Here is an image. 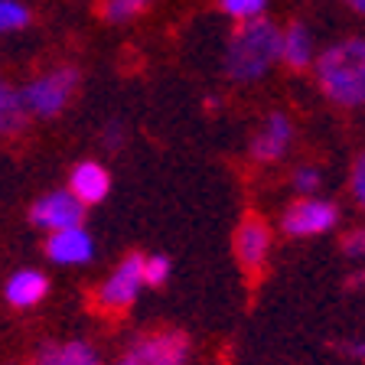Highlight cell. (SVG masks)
I'll use <instances>...</instances> for the list:
<instances>
[{
	"instance_id": "cell-1",
	"label": "cell",
	"mask_w": 365,
	"mask_h": 365,
	"mask_svg": "<svg viewBox=\"0 0 365 365\" xmlns=\"http://www.w3.org/2000/svg\"><path fill=\"white\" fill-rule=\"evenodd\" d=\"M277 59H284V33L281 26L261 16V20L242 23L232 33L225 49V72L235 82H255Z\"/></svg>"
},
{
	"instance_id": "cell-2",
	"label": "cell",
	"mask_w": 365,
	"mask_h": 365,
	"mask_svg": "<svg viewBox=\"0 0 365 365\" xmlns=\"http://www.w3.org/2000/svg\"><path fill=\"white\" fill-rule=\"evenodd\" d=\"M317 82L342 108L365 105V39H342L317 56Z\"/></svg>"
},
{
	"instance_id": "cell-3",
	"label": "cell",
	"mask_w": 365,
	"mask_h": 365,
	"mask_svg": "<svg viewBox=\"0 0 365 365\" xmlns=\"http://www.w3.org/2000/svg\"><path fill=\"white\" fill-rule=\"evenodd\" d=\"M190 356L192 346L186 339V333L160 329V333L134 339L111 365H190Z\"/></svg>"
},
{
	"instance_id": "cell-4",
	"label": "cell",
	"mask_w": 365,
	"mask_h": 365,
	"mask_svg": "<svg viewBox=\"0 0 365 365\" xmlns=\"http://www.w3.org/2000/svg\"><path fill=\"white\" fill-rule=\"evenodd\" d=\"M144 264H147V258H140V255L124 258L121 264L101 281V287L95 290V307L105 313H124L128 307H134L140 290L147 287Z\"/></svg>"
},
{
	"instance_id": "cell-5",
	"label": "cell",
	"mask_w": 365,
	"mask_h": 365,
	"mask_svg": "<svg viewBox=\"0 0 365 365\" xmlns=\"http://www.w3.org/2000/svg\"><path fill=\"white\" fill-rule=\"evenodd\" d=\"M76 85H78V72L72 66H62L33 78V82H26L20 91H23V101H26V111L33 118H56L68 105Z\"/></svg>"
},
{
	"instance_id": "cell-6",
	"label": "cell",
	"mask_w": 365,
	"mask_h": 365,
	"mask_svg": "<svg viewBox=\"0 0 365 365\" xmlns=\"http://www.w3.org/2000/svg\"><path fill=\"white\" fill-rule=\"evenodd\" d=\"M85 219V202L76 196L72 190H56L46 192L33 202L30 209V222L43 232H66V228H78Z\"/></svg>"
},
{
	"instance_id": "cell-7",
	"label": "cell",
	"mask_w": 365,
	"mask_h": 365,
	"mask_svg": "<svg viewBox=\"0 0 365 365\" xmlns=\"http://www.w3.org/2000/svg\"><path fill=\"white\" fill-rule=\"evenodd\" d=\"M336 222H339V209H336L333 202L317 199V196H300L287 212H284L281 228L290 238H313V235L329 232Z\"/></svg>"
},
{
	"instance_id": "cell-8",
	"label": "cell",
	"mask_w": 365,
	"mask_h": 365,
	"mask_svg": "<svg viewBox=\"0 0 365 365\" xmlns=\"http://www.w3.org/2000/svg\"><path fill=\"white\" fill-rule=\"evenodd\" d=\"M91 255H95V242L85 232L82 225L78 228H66V232H53L46 238V258L53 264H88Z\"/></svg>"
},
{
	"instance_id": "cell-9",
	"label": "cell",
	"mask_w": 365,
	"mask_h": 365,
	"mask_svg": "<svg viewBox=\"0 0 365 365\" xmlns=\"http://www.w3.org/2000/svg\"><path fill=\"white\" fill-rule=\"evenodd\" d=\"M46 294H49V277L43 271H36V267H20L4 284V300L14 310H30V307L43 304Z\"/></svg>"
},
{
	"instance_id": "cell-10",
	"label": "cell",
	"mask_w": 365,
	"mask_h": 365,
	"mask_svg": "<svg viewBox=\"0 0 365 365\" xmlns=\"http://www.w3.org/2000/svg\"><path fill=\"white\" fill-rule=\"evenodd\" d=\"M267 251H271V228L261 219H245L235 232V255L248 271L264 267Z\"/></svg>"
},
{
	"instance_id": "cell-11",
	"label": "cell",
	"mask_w": 365,
	"mask_h": 365,
	"mask_svg": "<svg viewBox=\"0 0 365 365\" xmlns=\"http://www.w3.org/2000/svg\"><path fill=\"white\" fill-rule=\"evenodd\" d=\"M33 365H105L101 352L85 339H62L46 342L43 349L33 356Z\"/></svg>"
},
{
	"instance_id": "cell-12",
	"label": "cell",
	"mask_w": 365,
	"mask_h": 365,
	"mask_svg": "<svg viewBox=\"0 0 365 365\" xmlns=\"http://www.w3.org/2000/svg\"><path fill=\"white\" fill-rule=\"evenodd\" d=\"M290 147V121L284 114H271L264 121V128L258 130V137L251 140V157L261 163H274L281 160Z\"/></svg>"
},
{
	"instance_id": "cell-13",
	"label": "cell",
	"mask_w": 365,
	"mask_h": 365,
	"mask_svg": "<svg viewBox=\"0 0 365 365\" xmlns=\"http://www.w3.org/2000/svg\"><path fill=\"white\" fill-rule=\"evenodd\" d=\"M68 190L76 192L85 205H95L108 196V190H111V176H108V170L101 167V163L85 160V163H78V167L72 170V176H68Z\"/></svg>"
},
{
	"instance_id": "cell-14",
	"label": "cell",
	"mask_w": 365,
	"mask_h": 365,
	"mask_svg": "<svg viewBox=\"0 0 365 365\" xmlns=\"http://www.w3.org/2000/svg\"><path fill=\"white\" fill-rule=\"evenodd\" d=\"M284 62L290 68H307L317 66V49H313V36L304 23H290L284 30Z\"/></svg>"
},
{
	"instance_id": "cell-15",
	"label": "cell",
	"mask_w": 365,
	"mask_h": 365,
	"mask_svg": "<svg viewBox=\"0 0 365 365\" xmlns=\"http://www.w3.org/2000/svg\"><path fill=\"white\" fill-rule=\"evenodd\" d=\"M26 101H23V91H16L14 85H4L0 88V128L4 134H16L26 121Z\"/></svg>"
},
{
	"instance_id": "cell-16",
	"label": "cell",
	"mask_w": 365,
	"mask_h": 365,
	"mask_svg": "<svg viewBox=\"0 0 365 365\" xmlns=\"http://www.w3.org/2000/svg\"><path fill=\"white\" fill-rule=\"evenodd\" d=\"M30 23V10L23 7L20 0H0V30L16 33Z\"/></svg>"
},
{
	"instance_id": "cell-17",
	"label": "cell",
	"mask_w": 365,
	"mask_h": 365,
	"mask_svg": "<svg viewBox=\"0 0 365 365\" xmlns=\"http://www.w3.org/2000/svg\"><path fill=\"white\" fill-rule=\"evenodd\" d=\"M264 7H267V0H222V10H225L228 16L242 20V23H248V20H261Z\"/></svg>"
},
{
	"instance_id": "cell-18",
	"label": "cell",
	"mask_w": 365,
	"mask_h": 365,
	"mask_svg": "<svg viewBox=\"0 0 365 365\" xmlns=\"http://www.w3.org/2000/svg\"><path fill=\"white\" fill-rule=\"evenodd\" d=\"M144 7H150V0H108V4H105V16L111 23H121V20L137 16Z\"/></svg>"
},
{
	"instance_id": "cell-19",
	"label": "cell",
	"mask_w": 365,
	"mask_h": 365,
	"mask_svg": "<svg viewBox=\"0 0 365 365\" xmlns=\"http://www.w3.org/2000/svg\"><path fill=\"white\" fill-rule=\"evenodd\" d=\"M144 274H147V287H163V284L170 281V258L150 255L144 264Z\"/></svg>"
},
{
	"instance_id": "cell-20",
	"label": "cell",
	"mask_w": 365,
	"mask_h": 365,
	"mask_svg": "<svg viewBox=\"0 0 365 365\" xmlns=\"http://www.w3.org/2000/svg\"><path fill=\"white\" fill-rule=\"evenodd\" d=\"M319 186V170L317 167H300L294 173V190L300 192V196H313Z\"/></svg>"
},
{
	"instance_id": "cell-21",
	"label": "cell",
	"mask_w": 365,
	"mask_h": 365,
	"mask_svg": "<svg viewBox=\"0 0 365 365\" xmlns=\"http://www.w3.org/2000/svg\"><path fill=\"white\" fill-rule=\"evenodd\" d=\"M342 251H346L352 261H365V228L349 232V235H346V242H342Z\"/></svg>"
},
{
	"instance_id": "cell-22",
	"label": "cell",
	"mask_w": 365,
	"mask_h": 365,
	"mask_svg": "<svg viewBox=\"0 0 365 365\" xmlns=\"http://www.w3.org/2000/svg\"><path fill=\"white\" fill-rule=\"evenodd\" d=\"M352 196H356L359 209H365V153L356 160V167H352Z\"/></svg>"
},
{
	"instance_id": "cell-23",
	"label": "cell",
	"mask_w": 365,
	"mask_h": 365,
	"mask_svg": "<svg viewBox=\"0 0 365 365\" xmlns=\"http://www.w3.org/2000/svg\"><path fill=\"white\" fill-rule=\"evenodd\" d=\"M118 134H121V130H118V124H111V128H108V147H111V150L121 144V140H118Z\"/></svg>"
},
{
	"instance_id": "cell-24",
	"label": "cell",
	"mask_w": 365,
	"mask_h": 365,
	"mask_svg": "<svg viewBox=\"0 0 365 365\" xmlns=\"http://www.w3.org/2000/svg\"><path fill=\"white\" fill-rule=\"evenodd\" d=\"M352 10H359V14H365V0H349Z\"/></svg>"
}]
</instances>
